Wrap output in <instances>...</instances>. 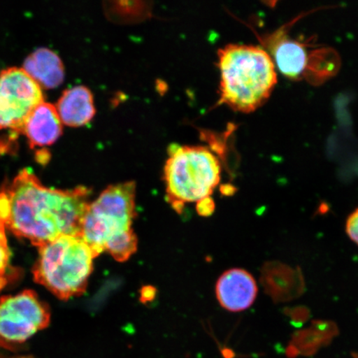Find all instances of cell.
Here are the masks:
<instances>
[{"instance_id": "cell-4", "label": "cell", "mask_w": 358, "mask_h": 358, "mask_svg": "<svg viewBox=\"0 0 358 358\" xmlns=\"http://www.w3.org/2000/svg\"><path fill=\"white\" fill-rule=\"evenodd\" d=\"M96 255L80 235H66L38 248L33 268L36 283L62 301L86 291Z\"/></svg>"}, {"instance_id": "cell-6", "label": "cell", "mask_w": 358, "mask_h": 358, "mask_svg": "<svg viewBox=\"0 0 358 358\" xmlns=\"http://www.w3.org/2000/svg\"><path fill=\"white\" fill-rule=\"evenodd\" d=\"M51 312L33 290L0 298V348L24 343L50 324Z\"/></svg>"}, {"instance_id": "cell-2", "label": "cell", "mask_w": 358, "mask_h": 358, "mask_svg": "<svg viewBox=\"0 0 358 358\" xmlns=\"http://www.w3.org/2000/svg\"><path fill=\"white\" fill-rule=\"evenodd\" d=\"M136 195V182H125L109 186L89 203L80 235L96 257L108 252L123 262L136 252L138 239L132 228Z\"/></svg>"}, {"instance_id": "cell-10", "label": "cell", "mask_w": 358, "mask_h": 358, "mask_svg": "<svg viewBox=\"0 0 358 358\" xmlns=\"http://www.w3.org/2000/svg\"><path fill=\"white\" fill-rule=\"evenodd\" d=\"M55 107L62 123L70 127L87 124L96 114L92 93L84 86L66 90Z\"/></svg>"}, {"instance_id": "cell-3", "label": "cell", "mask_w": 358, "mask_h": 358, "mask_svg": "<svg viewBox=\"0 0 358 358\" xmlns=\"http://www.w3.org/2000/svg\"><path fill=\"white\" fill-rule=\"evenodd\" d=\"M221 104L250 113L271 97L277 84L276 69L271 56L252 45L228 44L219 49Z\"/></svg>"}, {"instance_id": "cell-5", "label": "cell", "mask_w": 358, "mask_h": 358, "mask_svg": "<svg viewBox=\"0 0 358 358\" xmlns=\"http://www.w3.org/2000/svg\"><path fill=\"white\" fill-rule=\"evenodd\" d=\"M167 199L180 213L186 203H201L221 180L217 156L203 146H172L164 167Z\"/></svg>"}, {"instance_id": "cell-11", "label": "cell", "mask_w": 358, "mask_h": 358, "mask_svg": "<svg viewBox=\"0 0 358 358\" xmlns=\"http://www.w3.org/2000/svg\"><path fill=\"white\" fill-rule=\"evenodd\" d=\"M22 69L41 87L55 88L64 80V66L61 58L46 48H38L27 57Z\"/></svg>"}, {"instance_id": "cell-1", "label": "cell", "mask_w": 358, "mask_h": 358, "mask_svg": "<svg viewBox=\"0 0 358 358\" xmlns=\"http://www.w3.org/2000/svg\"><path fill=\"white\" fill-rule=\"evenodd\" d=\"M91 194L86 187L52 189L24 169L0 187V227L42 246L66 235H80Z\"/></svg>"}, {"instance_id": "cell-12", "label": "cell", "mask_w": 358, "mask_h": 358, "mask_svg": "<svg viewBox=\"0 0 358 358\" xmlns=\"http://www.w3.org/2000/svg\"><path fill=\"white\" fill-rule=\"evenodd\" d=\"M271 55L275 66L286 78L298 80L306 71L308 64L306 48L295 40L279 36L275 39Z\"/></svg>"}, {"instance_id": "cell-15", "label": "cell", "mask_w": 358, "mask_h": 358, "mask_svg": "<svg viewBox=\"0 0 358 358\" xmlns=\"http://www.w3.org/2000/svg\"><path fill=\"white\" fill-rule=\"evenodd\" d=\"M13 358H33V357H13Z\"/></svg>"}, {"instance_id": "cell-7", "label": "cell", "mask_w": 358, "mask_h": 358, "mask_svg": "<svg viewBox=\"0 0 358 358\" xmlns=\"http://www.w3.org/2000/svg\"><path fill=\"white\" fill-rule=\"evenodd\" d=\"M44 101L42 87L20 67L0 73V129L21 133L29 115Z\"/></svg>"}, {"instance_id": "cell-9", "label": "cell", "mask_w": 358, "mask_h": 358, "mask_svg": "<svg viewBox=\"0 0 358 358\" xmlns=\"http://www.w3.org/2000/svg\"><path fill=\"white\" fill-rule=\"evenodd\" d=\"M62 133V123L55 106L43 101L29 115L20 134H25L34 148L52 145Z\"/></svg>"}, {"instance_id": "cell-8", "label": "cell", "mask_w": 358, "mask_h": 358, "mask_svg": "<svg viewBox=\"0 0 358 358\" xmlns=\"http://www.w3.org/2000/svg\"><path fill=\"white\" fill-rule=\"evenodd\" d=\"M257 293L256 280L243 268H231L223 273L217 282V301L227 311L248 310L256 301Z\"/></svg>"}, {"instance_id": "cell-14", "label": "cell", "mask_w": 358, "mask_h": 358, "mask_svg": "<svg viewBox=\"0 0 358 358\" xmlns=\"http://www.w3.org/2000/svg\"><path fill=\"white\" fill-rule=\"evenodd\" d=\"M346 231L351 240L358 245V208L348 217Z\"/></svg>"}, {"instance_id": "cell-13", "label": "cell", "mask_w": 358, "mask_h": 358, "mask_svg": "<svg viewBox=\"0 0 358 358\" xmlns=\"http://www.w3.org/2000/svg\"><path fill=\"white\" fill-rule=\"evenodd\" d=\"M10 262V250L8 248L6 230L0 227V289L6 285V279Z\"/></svg>"}]
</instances>
